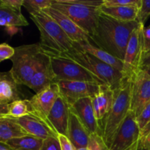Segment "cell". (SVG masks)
<instances>
[{
    "instance_id": "cell-2",
    "label": "cell",
    "mask_w": 150,
    "mask_h": 150,
    "mask_svg": "<svg viewBox=\"0 0 150 150\" xmlns=\"http://www.w3.org/2000/svg\"><path fill=\"white\" fill-rule=\"evenodd\" d=\"M133 79L124 78L122 83L114 89V98L109 113L103 120V139L110 148L116 134L130 111Z\"/></svg>"
},
{
    "instance_id": "cell-33",
    "label": "cell",
    "mask_w": 150,
    "mask_h": 150,
    "mask_svg": "<svg viewBox=\"0 0 150 150\" xmlns=\"http://www.w3.org/2000/svg\"><path fill=\"white\" fill-rule=\"evenodd\" d=\"M150 16V0H142V5L139 10L138 21L144 25L145 21Z\"/></svg>"
},
{
    "instance_id": "cell-22",
    "label": "cell",
    "mask_w": 150,
    "mask_h": 150,
    "mask_svg": "<svg viewBox=\"0 0 150 150\" xmlns=\"http://www.w3.org/2000/svg\"><path fill=\"white\" fill-rule=\"evenodd\" d=\"M0 24L7 29L10 35H13L18 32V27L26 26L29 23L21 12L0 5Z\"/></svg>"
},
{
    "instance_id": "cell-17",
    "label": "cell",
    "mask_w": 150,
    "mask_h": 150,
    "mask_svg": "<svg viewBox=\"0 0 150 150\" xmlns=\"http://www.w3.org/2000/svg\"><path fill=\"white\" fill-rule=\"evenodd\" d=\"M70 105L63 97L60 95L53 105L48 120L58 134L67 136Z\"/></svg>"
},
{
    "instance_id": "cell-30",
    "label": "cell",
    "mask_w": 150,
    "mask_h": 150,
    "mask_svg": "<svg viewBox=\"0 0 150 150\" xmlns=\"http://www.w3.org/2000/svg\"><path fill=\"white\" fill-rule=\"evenodd\" d=\"M62 1L67 4H77L83 7L100 8L103 4L104 0H62Z\"/></svg>"
},
{
    "instance_id": "cell-21",
    "label": "cell",
    "mask_w": 150,
    "mask_h": 150,
    "mask_svg": "<svg viewBox=\"0 0 150 150\" xmlns=\"http://www.w3.org/2000/svg\"><path fill=\"white\" fill-rule=\"evenodd\" d=\"M73 48L83 51L94 56L100 61L103 62L105 64L111 66L122 73L123 71V62L119 59L117 57H114L111 54H108L104 50L98 48L96 45L92 43L90 40L83 41L79 42H73Z\"/></svg>"
},
{
    "instance_id": "cell-18",
    "label": "cell",
    "mask_w": 150,
    "mask_h": 150,
    "mask_svg": "<svg viewBox=\"0 0 150 150\" xmlns=\"http://www.w3.org/2000/svg\"><path fill=\"white\" fill-rule=\"evenodd\" d=\"M90 136V133L87 129L82 124L77 116L70 110L67 137L76 150L87 148Z\"/></svg>"
},
{
    "instance_id": "cell-1",
    "label": "cell",
    "mask_w": 150,
    "mask_h": 150,
    "mask_svg": "<svg viewBox=\"0 0 150 150\" xmlns=\"http://www.w3.org/2000/svg\"><path fill=\"white\" fill-rule=\"evenodd\" d=\"M139 25L138 21H120L101 13L98 26L90 35V41L123 62L132 33Z\"/></svg>"
},
{
    "instance_id": "cell-16",
    "label": "cell",
    "mask_w": 150,
    "mask_h": 150,
    "mask_svg": "<svg viewBox=\"0 0 150 150\" xmlns=\"http://www.w3.org/2000/svg\"><path fill=\"white\" fill-rule=\"evenodd\" d=\"M10 120L20 125L31 136L42 140L48 137L58 138L59 134L51 125L33 114H29L18 119L11 118Z\"/></svg>"
},
{
    "instance_id": "cell-38",
    "label": "cell",
    "mask_w": 150,
    "mask_h": 150,
    "mask_svg": "<svg viewBox=\"0 0 150 150\" xmlns=\"http://www.w3.org/2000/svg\"><path fill=\"white\" fill-rule=\"evenodd\" d=\"M58 139L60 142V144H61L62 150H76L67 136L59 134Z\"/></svg>"
},
{
    "instance_id": "cell-3",
    "label": "cell",
    "mask_w": 150,
    "mask_h": 150,
    "mask_svg": "<svg viewBox=\"0 0 150 150\" xmlns=\"http://www.w3.org/2000/svg\"><path fill=\"white\" fill-rule=\"evenodd\" d=\"M30 18L40 35V44L42 50L53 54L67 52L73 48V42L58 23L43 11L31 15Z\"/></svg>"
},
{
    "instance_id": "cell-8",
    "label": "cell",
    "mask_w": 150,
    "mask_h": 150,
    "mask_svg": "<svg viewBox=\"0 0 150 150\" xmlns=\"http://www.w3.org/2000/svg\"><path fill=\"white\" fill-rule=\"evenodd\" d=\"M144 26V25L139 23V26L132 33L127 44L123 59L122 74L124 78L133 79L142 70V60L144 55L142 35Z\"/></svg>"
},
{
    "instance_id": "cell-23",
    "label": "cell",
    "mask_w": 150,
    "mask_h": 150,
    "mask_svg": "<svg viewBox=\"0 0 150 150\" xmlns=\"http://www.w3.org/2000/svg\"><path fill=\"white\" fill-rule=\"evenodd\" d=\"M142 4L139 5L124 6V7H102L101 13L120 21L129 22L138 21L139 10Z\"/></svg>"
},
{
    "instance_id": "cell-26",
    "label": "cell",
    "mask_w": 150,
    "mask_h": 150,
    "mask_svg": "<svg viewBox=\"0 0 150 150\" xmlns=\"http://www.w3.org/2000/svg\"><path fill=\"white\" fill-rule=\"evenodd\" d=\"M32 114L29 100H20L8 104V114L3 118H21Z\"/></svg>"
},
{
    "instance_id": "cell-34",
    "label": "cell",
    "mask_w": 150,
    "mask_h": 150,
    "mask_svg": "<svg viewBox=\"0 0 150 150\" xmlns=\"http://www.w3.org/2000/svg\"><path fill=\"white\" fill-rule=\"evenodd\" d=\"M40 150H62L58 138L48 137L44 139Z\"/></svg>"
},
{
    "instance_id": "cell-43",
    "label": "cell",
    "mask_w": 150,
    "mask_h": 150,
    "mask_svg": "<svg viewBox=\"0 0 150 150\" xmlns=\"http://www.w3.org/2000/svg\"><path fill=\"white\" fill-rule=\"evenodd\" d=\"M78 150H89V148H82V149H78Z\"/></svg>"
},
{
    "instance_id": "cell-25",
    "label": "cell",
    "mask_w": 150,
    "mask_h": 150,
    "mask_svg": "<svg viewBox=\"0 0 150 150\" xmlns=\"http://www.w3.org/2000/svg\"><path fill=\"white\" fill-rule=\"evenodd\" d=\"M43 140L28 135L23 137L13 139L7 142L14 150H40Z\"/></svg>"
},
{
    "instance_id": "cell-19",
    "label": "cell",
    "mask_w": 150,
    "mask_h": 150,
    "mask_svg": "<svg viewBox=\"0 0 150 150\" xmlns=\"http://www.w3.org/2000/svg\"><path fill=\"white\" fill-rule=\"evenodd\" d=\"M114 89L108 85L103 84L97 95L92 97V105L98 122L103 121L109 113L114 102Z\"/></svg>"
},
{
    "instance_id": "cell-39",
    "label": "cell",
    "mask_w": 150,
    "mask_h": 150,
    "mask_svg": "<svg viewBox=\"0 0 150 150\" xmlns=\"http://www.w3.org/2000/svg\"><path fill=\"white\" fill-rule=\"evenodd\" d=\"M150 66V51L143 55L142 60V69Z\"/></svg>"
},
{
    "instance_id": "cell-4",
    "label": "cell",
    "mask_w": 150,
    "mask_h": 150,
    "mask_svg": "<svg viewBox=\"0 0 150 150\" xmlns=\"http://www.w3.org/2000/svg\"><path fill=\"white\" fill-rule=\"evenodd\" d=\"M45 52L65 57L79 63L92 74L100 79L105 84L111 86L114 90L121 85L124 79V76L121 72L100 61L94 56L77 48H73L69 51L59 54Z\"/></svg>"
},
{
    "instance_id": "cell-13",
    "label": "cell",
    "mask_w": 150,
    "mask_h": 150,
    "mask_svg": "<svg viewBox=\"0 0 150 150\" xmlns=\"http://www.w3.org/2000/svg\"><path fill=\"white\" fill-rule=\"evenodd\" d=\"M54 83H55V76L51 67L50 57L45 54L42 49L36 70L28 87L37 94L48 88Z\"/></svg>"
},
{
    "instance_id": "cell-20",
    "label": "cell",
    "mask_w": 150,
    "mask_h": 150,
    "mask_svg": "<svg viewBox=\"0 0 150 150\" xmlns=\"http://www.w3.org/2000/svg\"><path fill=\"white\" fill-rule=\"evenodd\" d=\"M23 99V94L19 89L10 71L0 74V104H10Z\"/></svg>"
},
{
    "instance_id": "cell-29",
    "label": "cell",
    "mask_w": 150,
    "mask_h": 150,
    "mask_svg": "<svg viewBox=\"0 0 150 150\" xmlns=\"http://www.w3.org/2000/svg\"><path fill=\"white\" fill-rule=\"evenodd\" d=\"M138 150H150V122L141 131Z\"/></svg>"
},
{
    "instance_id": "cell-31",
    "label": "cell",
    "mask_w": 150,
    "mask_h": 150,
    "mask_svg": "<svg viewBox=\"0 0 150 150\" xmlns=\"http://www.w3.org/2000/svg\"><path fill=\"white\" fill-rule=\"evenodd\" d=\"M142 0H104L103 7H124V6L139 5Z\"/></svg>"
},
{
    "instance_id": "cell-42",
    "label": "cell",
    "mask_w": 150,
    "mask_h": 150,
    "mask_svg": "<svg viewBox=\"0 0 150 150\" xmlns=\"http://www.w3.org/2000/svg\"><path fill=\"white\" fill-rule=\"evenodd\" d=\"M138 145H139V143H138L136 145H135L133 147L130 148V149H128V150H138Z\"/></svg>"
},
{
    "instance_id": "cell-15",
    "label": "cell",
    "mask_w": 150,
    "mask_h": 150,
    "mask_svg": "<svg viewBox=\"0 0 150 150\" xmlns=\"http://www.w3.org/2000/svg\"><path fill=\"white\" fill-rule=\"evenodd\" d=\"M42 11L58 23L59 26L73 42L90 40V35L87 32H85L80 26L74 23L70 18L60 11L51 7L45 9Z\"/></svg>"
},
{
    "instance_id": "cell-41",
    "label": "cell",
    "mask_w": 150,
    "mask_h": 150,
    "mask_svg": "<svg viewBox=\"0 0 150 150\" xmlns=\"http://www.w3.org/2000/svg\"><path fill=\"white\" fill-rule=\"evenodd\" d=\"M142 70H144V71H146V73H147L148 74H149V76H150V66H148V67H144V68H142Z\"/></svg>"
},
{
    "instance_id": "cell-5",
    "label": "cell",
    "mask_w": 150,
    "mask_h": 150,
    "mask_svg": "<svg viewBox=\"0 0 150 150\" xmlns=\"http://www.w3.org/2000/svg\"><path fill=\"white\" fill-rule=\"evenodd\" d=\"M15 51L10 59L13 66L10 72L18 84L28 86L42 53L41 45L40 42L23 45L15 48Z\"/></svg>"
},
{
    "instance_id": "cell-27",
    "label": "cell",
    "mask_w": 150,
    "mask_h": 150,
    "mask_svg": "<svg viewBox=\"0 0 150 150\" xmlns=\"http://www.w3.org/2000/svg\"><path fill=\"white\" fill-rule=\"evenodd\" d=\"M54 0H24L23 7L31 15L38 14L45 9L51 7Z\"/></svg>"
},
{
    "instance_id": "cell-7",
    "label": "cell",
    "mask_w": 150,
    "mask_h": 150,
    "mask_svg": "<svg viewBox=\"0 0 150 150\" xmlns=\"http://www.w3.org/2000/svg\"><path fill=\"white\" fill-rule=\"evenodd\" d=\"M51 7L70 18L89 35L95 32L101 13L100 8L67 4L62 1V0H54Z\"/></svg>"
},
{
    "instance_id": "cell-35",
    "label": "cell",
    "mask_w": 150,
    "mask_h": 150,
    "mask_svg": "<svg viewBox=\"0 0 150 150\" xmlns=\"http://www.w3.org/2000/svg\"><path fill=\"white\" fill-rule=\"evenodd\" d=\"M15 48L6 42L0 45V62L10 59L15 54Z\"/></svg>"
},
{
    "instance_id": "cell-10",
    "label": "cell",
    "mask_w": 150,
    "mask_h": 150,
    "mask_svg": "<svg viewBox=\"0 0 150 150\" xmlns=\"http://www.w3.org/2000/svg\"><path fill=\"white\" fill-rule=\"evenodd\" d=\"M56 83L59 87L60 95L66 100L70 105L82 98L95 96L103 85L91 82L72 81H59Z\"/></svg>"
},
{
    "instance_id": "cell-9",
    "label": "cell",
    "mask_w": 150,
    "mask_h": 150,
    "mask_svg": "<svg viewBox=\"0 0 150 150\" xmlns=\"http://www.w3.org/2000/svg\"><path fill=\"white\" fill-rule=\"evenodd\" d=\"M141 137V130L136 116L130 110L119 129L109 150H128L137 144Z\"/></svg>"
},
{
    "instance_id": "cell-6",
    "label": "cell",
    "mask_w": 150,
    "mask_h": 150,
    "mask_svg": "<svg viewBox=\"0 0 150 150\" xmlns=\"http://www.w3.org/2000/svg\"><path fill=\"white\" fill-rule=\"evenodd\" d=\"M43 52L50 57L51 67L55 76V83L59 81H72L105 84L100 79L79 63L65 57L46 53L44 51Z\"/></svg>"
},
{
    "instance_id": "cell-40",
    "label": "cell",
    "mask_w": 150,
    "mask_h": 150,
    "mask_svg": "<svg viewBox=\"0 0 150 150\" xmlns=\"http://www.w3.org/2000/svg\"><path fill=\"white\" fill-rule=\"evenodd\" d=\"M0 150H14L10 146H9L7 143L0 142Z\"/></svg>"
},
{
    "instance_id": "cell-28",
    "label": "cell",
    "mask_w": 150,
    "mask_h": 150,
    "mask_svg": "<svg viewBox=\"0 0 150 150\" xmlns=\"http://www.w3.org/2000/svg\"><path fill=\"white\" fill-rule=\"evenodd\" d=\"M88 148L89 150H109L103 136L100 134H91Z\"/></svg>"
},
{
    "instance_id": "cell-36",
    "label": "cell",
    "mask_w": 150,
    "mask_h": 150,
    "mask_svg": "<svg viewBox=\"0 0 150 150\" xmlns=\"http://www.w3.org/2000/svg\"><path fill=\"white\" fill-rule=\"evenodd\" d=\"M24 0H1L0 5L4 6L6 7L21 12V7L23 6Z\"/></svg>"
},
{
    "instance_id": "cell-37",
    "label": "cell",
    "mask_w": 150,
    "mask_h": 150,
    "mask_svg": "<svg viewBox=\"0 0 150 150\" xmlns=\"http://www.w3.org/2000/svg\"><path fill=\"white\" fill-rule=\"evenodd\" d=\"M143 35L144 54L150 51V26H144L142 29Z\"/></svg>"
},
{
    "instance_id": "cell-32",
    "label": "cell",
    "mask_w": 150,
    "mask_h": 150,
    "mask_svg": "<svg viewBox=\"0 0 150 150\" xmlns=\"http://www.w3.org/2000/svg\"><path fill=\"white\" fill-rule=\"evenodd\" d=\"M141 131L150 122V102L143 108L141 114L136 117Z\"/></svg>"
},
{
    "instance_id": "cell-11",
    "label": "cell",
    "mask_w": 150,
    "mask_h": 150,
    "mask_svg": "<svg viewBox=\"0 0 150 150\" xmlns=\"http://www.w3.org/2000/svg\"><path fill=\"white\" fill-rule=\"evenodd\" d=\"M59 96V87L57 83H52L45 89L35 94L29 99L32 114L39 117L51 125L48 117L53 105Z\"/></svg>"
},
{
    "instance_id": "cell-14",
    "label": "cell",
    "mask_w": 150,
    "mask_h": 150,
    "mask_svg": "<svg viewBox=\"0 0 150 150\" xmlns=\"http://www.w3.org/2000/svg\"><path fill=\"white\" fill-rule=\"evenodd\" d=\"M70 110L77 116L90 134H100L103 136L101 126L94 111L92 98L79 100L70 105Z\"/></svg>"
},
{
    "instance_id": "cell-12",
    "label": "cell",
    "mask_w": 150,
    "mask_h": 150,
    "mask_svg": "<svg viewBox=\"0 0 150 150\" xmlns=\"http://www.w3.org/2000/svg\"><path fill=\"white\" fill-rule=\"evenodd\" d=\"M150 102V76L146 71H141L133 78L130 110L136 117Z\"/></svg>"
},
{
    "instance_id": "cell-24",
    "label": "cell",
    "mask_w": 150,
    "mask_h": 150,
    "mask_svg": "<svg viewBox=\"0 0 150 150\" xmlns=\"http://www.w3.org/2000/svg\"><path fill=\"white\" fill-rule=\"evenodd\" d=\"M29 135L21 126L13 120L0 117V142L8 141Z\"/></svg>"
}]
</instances>
